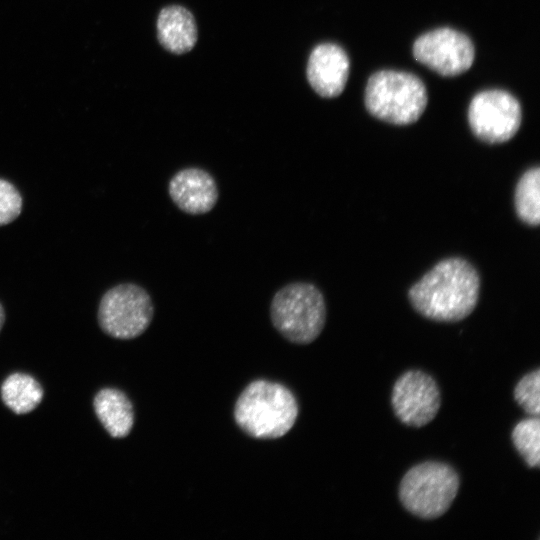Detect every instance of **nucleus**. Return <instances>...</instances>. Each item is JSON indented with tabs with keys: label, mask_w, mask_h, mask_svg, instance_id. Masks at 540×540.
<instances>
[{
	"label": "nucleus",
	"mask_w": 540,
	"mask_h": 540,
	"mask_svg": "<svg viewBox=\"0 0 540 540\" xmlns=\"http://www.w3.org/2000/svg\"><path fill=\"white\" fill-rule=\"evenodd\" d=\"M270 319L274 328L288 341L309 344L316 340L325 326L324 296L312 283H289L272 297Z\"/></svg>",
	"instance_id": "obj_3"
},
{
	"label": "nucleus",
	"mask_w": 540,
	"mask_h": 540,
	"mask_svg": "<svg viewBox=\"0 0 540 540\" xmlns=\"http://www.w3.org/2000/svg\"><path fill=\"white\" fill-rule=\"evenodd\" d=\"M457 472L441 462H424L412 467L399 486V499L412 515L432 520L445 514L457 496Z\"/></svg>",
	"instance_id": "obj_5"
},
{
	"label": "nucleus",
	"mask_w": 540,
	"mask_h": 540,
	"mask_svg": "<svg viewBox=\"0 0 540 540\" xmlns=\"http://www.w3.org/2000/svg\"><path fill=\"white\" fill-rule=\"evenodd\" d=\"M518 217L528 225L540 222V169H528L519 179L514 196Z\"/></svg>",
	"instance_id": "obj_15"
},
{
	"label": "nucleus",
	"mask_w": 540,
	"mask_h": 540,
	"mask_svg": "<svg viewBox=\"0 0 540 540\" xmlns=\"http://www.w3.org/2000/svg\"><path fill=\"white\" fill-rule=\"evenodd\" d=\"M298 416L293 393L279 383L255 380L239 395L234 407L236 424L256 439H277L287 434Z\"/></svg>",
	"instance_id": "obj_2"
},
{
	"label": "nucleus",
	"mask_w": 540,
	"mask_h": 540,
	"mask_svg": "<svg viewBox=\"0 0 540 540\" xmlns=\"http://www.w3.org/2000/svg\"><path fill=\"white\" fill-rule=\"evenodd\" d=\"M22 210V197L10 182L0 179V226L15 220Z\"/></svg>",
	"instance_id": "obj_18"
},
{
	"label": "nucleus",
	"mask_w": 540,
	"mask_h": 540,
	"mask_svg": "<svg viewBox=\"0 0 540 540\" xmlns=\"http://www.w3.org/2000/svg\"><path fill=\"white\" fill-rule=\"evenodd\" d=\"M168 193L173 203L189 215L210 212L219 198L214 177L199 167H187L177 171L169 180Z\"/></svg>",
	"instance_id": "obj_10"
},
{
	"label": "nucleus",
	"mask_w": 540,
	"mask_h": 540,
	"mask_svg": "<svg viewBox=\"0 0 540 540\" xmlns=\"http://www.w3.org/2000/svg\"><path fill=\"white\" fill-rule=\"evenodd\" d=\"M540 371L524 375L514 388V399L529 415L538 417L540 413Z\"/></svg>",
	"instance_id": "obj_17"
},
{
	"label": "nucleus",
	"mask_w": 540,
	"mask_h": 540,
	"mask_svg": "<svg viewBox=\"0 0 540 540\" xmlns=\"http://www.w3.org/2000/svg\"><path fill=\"white\" fill-rule=\"evenodd\" d=\"M349 58L337 44L322 43L311 52L307 64V79L313 90L322 97L340 95L349 75Z\"/></svg>",
	"instance_id": "obj_11"
},
{
	"label": "nucleus",
	"mask_w": 540,
	"mask_h": 540,
	"mask_svg": "<svg viewBox=\"0 0 540 540\" xmlns=\"http://www.w3.org/2000/svg\"><path fill=\"white\" fill-rule=\"evenodd\" d=\"M415 59L442 76H456L473 64L475 49L470 38L452 28L429 31L413 45Z\"/></svg>",
	"instance_id": "obj_8"
},
{
	"label": "nucleus",
	"mask_w": 540,
	"mask_h": 540,
	"mask_svg": "<svg viewBox=\"0 0 540 540\" xmlns=\"http://www.w3.org/2000/svg\"><path fill=\"white\" fill-rule=\"evenodd\" d=\"M391 403L396 417L410 427H422L430 423L441 406L439 387L429 374L410 370L395 382Z\"/></svg>",
	"instance_id": "obj_9"
},
{
	"label": "nucleus",
	"mask_w": 540,
	"mask_h": 540,
	"mask_svg": "<svg viewBox=\"0 0 540 540\" xmlns=\"http://www.w3.org/2000/svg\"><path fill=\"white\" fill-rule=\"evenodd\" d=\"M95 413L113 438H124L132 430L134 424L133 406L127 396L120 390L105 388L94 398Z\"/></svg>",
	"instance_id": "obj_13"
},
{
	"label": "nucleus",
	"mask_w": 540,
	"mask_h": 540,
	"mask_svg": "<svg viewBox=\"0 0 540 540\" xmlns=\"http://www.w3.org/2000/svg\"><path fill=\"white\" fill-rule=\"evenodd\" d=\"M480 290L477 270L454 257L441 260L409 290L414 309L433 321L457 322L475 309Z\"/></svg>",
	"instance_id": "obj_1"
},
{
	"label": "nucleus",
	"mask_w": 540,
	"mask_h": 540,
	"mask_svg": "<svg viewBox=\"0 0 540 540\" xmlns=\"http://www.w3.org/2000/svg\"><path fill=\"white\" fill-rule=\"evenodd\" d=\"M4 321H5V313H4V309L0 303V331L3 327V324H4Z\"/></svg>",
	"instance_id": "obj_19"
},
{
	"label": "nucleus",
	"mask_w": 540,
	"mask_h": 540,
	"mask_svg": "<svg viewBox=\"0 0 540 540\" xmlns=\"http://www.w3.org/2000/svg\"><path fill=\"white\" fill-rule=\"evenodd\" d=\"M154 305L149 293L141 286L124 283L109 289L98 309L101 329L117 339H133L149 327Z\"/></svg>",
	"instance_id": "obj_6"
},
{
	"label": "nucleus",
	"mask_w": 540,
	"mask_h": 540,
	"mask_svg": "<svg viewBox=\"0 0 540 540\" xmlns=\"http://www.w3.org/2000/svg\"><path fill=\"white\" fill-rule=\"evenodd\" d=\"M157 37L172 53L190 51L197 41V26L191 12L180 5L164 7L157 19Z\"/></svg>",
	"instance_id": "obj_12"
},
{
	"label": "nucleus",
	"mask_w": 540,
	"mask_h": 540,
	"mask_svg": "<svg viewBox=\"0 0 540 540\" xmlns=\"http://www.w3.org/2000/svg\"><path fill=\"white\" fill-rule=\"evenodd\" d=\"M512 442L530 468L540 466V421L538 417L521 420L511 434Z\"/></svg>",
	"instance_id": "obj_16"
},
{
	"label": "nucleus",
	"mask_w": 540,
	"mask_h": 540,
	"mask_svg": "<svg viewBox=\"0 0 540 540\" xmlns=\"http://www.w3.org/2000/svg\"><path fill=\"white\" fill-rule=\"evenodd\" d=\"M4 404L16 414L34 410L43 398L41 385L31 376L14 373L7 377L1 387Z\"/></svg>",
	"instance_id": "obj_14"
},
{
	"label": "nucleus",
	"mask_w": 540,
	"mask_h": 540,
	"mask_svg": "<svg viewBox=\"0 0 540 540\" xmlns=\"http://www.w3.org/2000/svg\"><path fill=\"white\" fill-rule=\"evenodd\" d=\"M365 105L371 115L384 122L412 124L426 108V87L414 74L394 70L378 71L367 82Z\"/></svg>",
	"instance_id": "obj_4"
},
{
	"label": "nucleus",
	"mask_w": 540,
	"mask_h": 540,
	"mask_svg": "<svg viewBox=\"0 0 540 540\" xmlns=\"http://www.w3.org/2000/svg\"><path fill=\"white\" fill-rule=\"evenodd\" d=\"M522 119L518 100L503 90H486L476 94L468 109V121L474 135L488 144L510 140Z\"/></svg>",
	"instance_id": "obj_7"
}]
</instances>
